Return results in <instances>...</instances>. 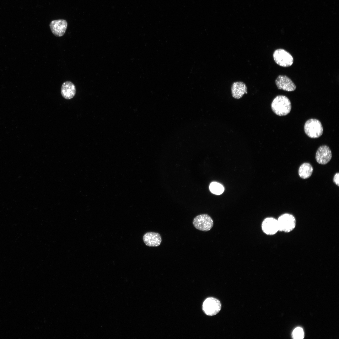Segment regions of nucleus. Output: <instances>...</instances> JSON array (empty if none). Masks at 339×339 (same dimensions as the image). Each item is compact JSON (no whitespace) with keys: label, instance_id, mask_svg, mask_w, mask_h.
<instances>
[{"label":"nucleus","instance_id":"f257e3e1","mask_svg":"<svg viewBox=\"0 0 339 339\" xmlns=\"http://www.w3.org/2000/svg\"><path fill=\"white\" fill-rule=\"evenodd\" d=\"M271 107L274 113L279 116H286L288 114L292 107L289 99L282 95L276 97L272 102Z\"/></svg>","mask_w":339,"mask_h":339},{"label":"nucleus","instance_id":"f03ea898","mask_svg":"<svg viewBox=\"0 0 339 339\" xmlns=\"http://www.w3.org/2000/svg\"><path fill=\"white\" fill-rule=\"evenodd\" d=\"M304 129L305 134L311 138H318L323 132V128L321 122L315 119L308 120L304 124Z\"/></svg>","mask_w":339,"mask_h":339},{"label":"nucleus","instance_id":"7ed1b4c3","mask_svg":"<svg viewBox=\"0 0 339 339\" xmlns=\"http://www.w3.org/2000/svg\"><path fill=\"white\" fill-rule=\"evenodd\" d=\"M279 231L288 233L293 230L296 225L294 217L289 213H284L280 216L277 219Z\"/></svg>","mask_w":339,"mask_h":339},{"label":"nucleus","instance_id":"20e7f679","mask_svg":"<svg viewBox=\"0 0 339 339\" xmlns=\"http://www.w3.org/2000/svg\"><path fill=\"white\" fill-rule=\"evenodd\" d=\"M273 57L275 62L282 67L290 66L293 62L292 56L288 52L282 49L275 50L273 53Z\"/></svg>","mask_w":339,"mask_h":339},{"label":"nucleus","instance_id":"39448f33","mask_svg":"<svg viewBox=\"0 0 339 339\" xmlns=\"http://www.w3.org/2000/svg\"><path fill=\"white\" fill-rule=\"evenodd\" d=\"M192 223L196 229L203 231L210 230L213 225V219L207 214H202L197 216L194 218Z\"/></svg>","mask_w":339,"mask_h":339},{"label":"nucleus","instance_id":"423d86ee","mask_svg":"<svg viewBox=\"0 0 339 339\" xmlns=\"http://www.w3.org/2000/svg\"><path fill=\"white\" fill-rule=\"evenodd\" d=\"M221 305L220 301L213 297H209L204 301L202 305L204 313L208 316H213L220 310Z\"/></svg>","mask_w":339,"mask_h":339},{"label":"nucleus","instance_id":"0eeeda50","mask_svg":"<svg viewBox=\"0 0 339 339\" xmlns=\"http://www.w3.org/2000/svg\"><path fill=\"white\" fill-rule=\"evenodd\" d=\"M332 153L329 147L326 145L320 146L315 154V159L319 164L325 165L330 162L332 158Z\"/></svg>","mask_w":339,"mask_h":339},{"label":"nucleus","instance_id":"6e6552de","mask_svg":"<svg viewBox=\"0 0 339 339\" xmlns=\"http://www.w3.org/2000/svg\"><path fill=\"white\" fill-rule=\"evenodd\" d=\"M275 83L278 89L287 91H293L296 88L292 80L286 75L278 76L276 79Z\"/></svg>","mask_w":339,"mask_h":339},{"label":"nucleus","instance_id":"1a4fd4ad","mask_svg":"<svg viewBox=\"0 0 339 339\" xmlns=\"http://www.w3.org/2000/svg\"><path fill=\"white\" fill-rule=\"evenodd\" d=\"M261 227L263 232L267 235H273L279 231L277 219L272 217L265 218Z\"/></svg>","mask_w":339,"mask_h":339},{"label":"nucleus","instance_id":"9d476101","mask_svg":"<svg viewBox=\"0 0 339 339\" xmlns=\"http://www.w3.org/2000/svg\"><path fill=\"white\" fill-rule=\"evenodd\" d=\"M67 26V22L64 19L52 20L50 24L52 33L57 37H61L64 34Z\"/></svg>","mask_w":339,"mask_h":339},{"label":"nucleus","instance_id":"9b49d317","mask_svg":"<svg viewBox=\"0 0 339 339\" xmlns=\"http://www.w3.org/2000/svg\"><path fill=\"white\" fill-rule=\"evenodd\" d=\"M143 239L145 244L150 247L158 246L162 242L160 234L154 232H148L145 233L143 236Z\"/></svg>","mask_w":339,"mask_h":339},{"label":"nucleus","instance_id":"f8f14e48","mask_svg":"<svg viewBox=\"0 0 339 339\" xmlns=\"http://www.w3.org/2000/svg\"><path fill=\"white\" fill-rule=\"evenodd\" d=\"M231 94L234 99H239L245 94H247V87L245 83L241 81L234 82L231 86Z\"/></svg>","mask_w":339,"mask_h":339},{"label":"nucleus","instance_id":"ddd939ff","mask_svg":"<svg viewBox=\"0 0 339 339\" xmlns=\"http://www.w3.org/2000/svg\"><path fill=\"white\" fill-rule=\"evenodd\" d=\"M61 94L65 99L69 100L73 98L76 94L74 85L70 81L64 82L61 88Z\"/></svg>","mask_w":339,"mask_h":339},{"label":"nucleus","instance_id":"4468645a","mask_svg":"<svg viewBox=\"0 0 339 339\" xmlns=\"http://www.w3.org/2000/svg\"><path fill=\"white\" fill-rule=\"evenodd\" d=\"M313 172V168L311 164L305 162L303 163L299 167L298 174L301 178L306 179L311 176Z\"/></svg>","mask_w":339,"mask_h":339},{"label":"nucleus","instance_id":"2eb2a0df","mask_svg":"<svg viewBox=\"0 0 339 339\" xmlns=\"http://www.w3.org/2000/svg\"><path fill=\"white\" fill-rule=\"evenodd\" d=\"M209 189L212 193L217 195L222 194L224 191L223 185L216 182L211 183L209 186Z\"/></svg>","mask_w":339,"mask_h":339},{"label":"nucleus","instance_id":"dca6fc26","mask_svg":"<svg viewBox=\"0 0 339 339\" xmlns=\"http://www.w3.org/2000/svg\"><path fill=\"white\" fill-rule=\"evenodd\" d=\"M292 337L293 338L301 339L304 337V332L302 328L297 327L295 328L292 332Z\"/></svg>","mask_w":339,"mask_h":339},{"label":"nucleus","instance_id":"f3484780","mask_svg":"<svg viewBox=\"0 0 339 339\" xmlns=\"http://www.w3.org/2000/svg\"><path fill=\"white\" fill-rule=\"evenodd\" d=\"M339 173H337L334 175L333 178V182L338 186H339Z\"/></svg>","mask_w":339,"mask_h":339}]
</instances>
